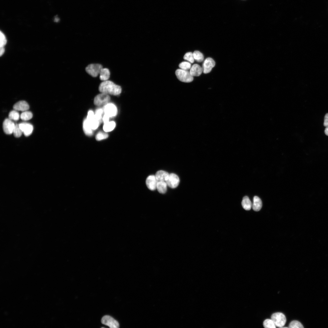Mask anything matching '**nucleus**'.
Instances as JSON below:
<instances>
[{
  "label": "nucleus",
  "mask_w": 328,
  "mask_h": 328,
  "mask_svg": "<svg viewBox=\"0 0 328 328\" xmlns=\"http://www.w3.org/2000/svg\"><path fill=\"white\" fill-rule=\"evenodd\" d=\"M264 327L266 328H275L276 326L271 319H266L265 320L263 323Z\"/></svg>",
  "instance_id": "obj_26"
},
{
  "label": "nucleus",
  "mask_w": 328,
  "mask_h": 328,
  "mask_svg": "<svg viewBox=\"0 0 328 328\" xmlns=\"http://www.w3.org/2000/svg\"><path fill=\"white\" fill-rule=\"evenodd\" d=\"M13 108L16 111H26L29 108L28 103L25 101H19L15 104L13 106Z\"/></svg>",
  "instance_id": "obj_14"
},
{
  "label": "nucleus",
  "mask_w": 328,
  "mask_h": 328,
  "mask_svg": "<svg viewBox=\"0 0 328 328\" xmlns=\"http://www.w3.org/2000/svg\"><path fill=\"white\" fill-rule=\"evenodd\" d=\"M110 117L106 114H104L102 118L104 123H106L109 122Z\"/></svg>",
  "instance_id": "obj_35"
},
{
  "label": "nucleus",
  "mask_w": 328,
  "mask_h": 328,
  "mask_svg": "<svg viewBox=\"0 0 328 328\" xmlns=\"http://www.w3.org/2000/svg\"><path fill=\"white\" fill-rule=\"evenodd\" d=\"M158 181L155 176L152 175L149 176L147 178L146 183L149 189L151 190H154L156 189Z\"/></svg>",
  "instance_id": "obj_12"
},
{
  "label": "nucleus",
  "mask_w": 328,
  "mask_h": 328,
  "mask_svg": "<svg viewBox=\"0 0 328 328\" xmlns=\"http://www.w3.org/2000/svg\"><path fill=\"white\" fill-rule=\"evenodd\" d=\"M103 111L101 108H99L96 110L95 112L94 116L95 118L101 123L102 120V114Z\"/></svg>",
  "instance_id": "obj_28"
},
{
  "label": "nucleus",
  "mask_w": 328,
  "mask_h": 328,
  "mask_svg": "<svg viewBox=\"0 0 328 328\" xmlns=\"http://www.w3.org/2000/svg\"><path fill=\"white\" fill-rule=\"evenodd\" d=\"M110 72L107 68H102L100 73V79L103 81L108 80L110 76Z\"/></svg>",
  "instance_id": "obj_19"
},
{
  "label": "nucleus",
  "mask_w": 328,
  "mask_h": 328,
  "mask_svg": "<svg viewBox=\"0 0 328 328\" xmlns=\"http://www.w3.org/2000/svg\"><path fill=\"white\" fill-rule=\"evenodd\" d=\"M116 124L114 121H109L104 124L103 129L105 132H109L112 131L115 126Z\"/></svg>",
  "instance_id": "obj_22"
},
{
  "label": "nucleus",
  "mask_w": 328,
  "mask_h": 328,
  "mask_svg": "<svg viewBox=\"0 0 328 328\" xmlns=\"http://www.w3.org/2000/svg\"><path fill=\"white\" fill-rule=\"evenodd\" d=\"M271 319L277 327H282L285 324L286 319L285 315L282 313L277 312L273 313Z\"/></svg>",
  "instance_id": "obj_3"
},
{
  "label": "nucleus",
  "mask_w": 328,
  "mask_h": 328,
  "mask_svg": "<svg viewBox=\"0 0 328 328\" xmlns=\"http://www.w3.org/2000/svg\"><path fill=\"white\" fill-rule=\"evenodd\" d=\"M194 59L198 62H202L204 60V56L203 54L198 51H195L193 53Z\"/></svg>",
  "instance_id": "obj_24"
},
{
  "label": "nucleus",
  "mask_w": 328,
  "mask_h": 328,
  "mask_svg": "<svg viewBox=\"0 0 328 328\" xmlns=\"http://www.w3.org/2000/svg\"><path fill=\"white\" fill-rule=\"evenodd\" d=\"M179 67L181 69L187 70L190 69L191 66V64L190 62L183 61L179 64Z\"/></svg>",
  "instance_id": "obj_30"
},
{
  "label": "nucleus",
  "mask_w": 328,
  "mask_h": 328,
  "mask_svg": "<svg viewBox=\"0 0 328 328\" xmlns=\"http://www.w3.org/2000/svg\"><path fill=\"white\" fill-rule=\"evenodd\" d=\"M323 125L326 127L328 126V113L326 114L325 116Z\"/></svg>",
  "instance_id": "obj_34"
},
{
  "label": "nucleus",
  "mask_w": 328,
  "mask_h": 328,
  "mask_svg": "<svg viewBox=\"0 0 328 328\" xmlns=\"http://www.w3.org/2000/svg\"><path fill=\"white\" fill-rule=\"evenodd\" d=\"M167 184L165 181H158L156 186L158 192L162 194L165 193L167 190Z\"/></svg>",
  "instance_id": "obj_21"
},
{
  "label": "nucleus",
  "mask_w": 328,
  "mask_h": 328,
  "mask_svg": "<svg viewBox=\"0 0 328 328\" xmlns=\"http://www.w3.org/2000/svg\"><path fill=\"white\" fill-rule=\"evenodd\" d=\"M183 58L190 63H193L194 62L193 53L192 52H189L186 53L183 57Z\"/></svg>",
  "instance_id": "obj_31"
},
{
  "label": "nucleus",
  "mask_w": 328,
  "mask_h": 328,
  "mask_svg": "<svg viewBox=\"0 0 328 328\" xmlns=\"http://www.w3.org/2000/svg\"><path fill=\"white\" fill-rule=\"evenodd\" d=\"M32 117V113L29 111H25L22 112L20 115V118L23 121H27L30 119Z\"/></svg>",
  "instance_id": "obj_23"
},
{
  "label": "nucleus",
  "mask_w": 328,
  "mask_h": 328,
  "mask_svg": "<svg viewBox=\"0 0 328 328\" xmlns=\"http://www.w3.org/2000/svg\"><path fill=\"white\" fill-rule=\"evenodd\" d=\"M110 99V97L108 94L101 93L95 97L94 102L95 105L99 106L107 103Z\"/></svg>",
  "instance_id": "obj_6"
},
{
  "label": "nucleus",
  "mask_w": 328,
  "mask_h": 328,
  "mask_svg": "<svg viewBox=\"0 0 328 328\" xmlns=\"http://www.w3.org/2000/svg\"><path fill=\"white\" fill-rule=\"evenodd\" d=\"M19 125L20 129L25 136H28L32 134L33 130V127L31 124L28 123H22Z\"/></svg>",
  "instance_id": "obj_13"
},
{
  "label": "nucleus",
  "mask_w": 328,
  "mask_h": 328,
  "mask_svg": "<svg viewBox=\"0 0 328 328\" xmlns=\"http://www.w3.org/2000/svg\"><path fill=\"white\" fill-rule=\"evenodd\" d=\"M175 74L177 78L183 82L189 83L193 81V76L188 70L178 69L176 71Z\"/></svg>",
  "instance_id": "obj_2"
},
{
  "label": "nucleus",
  "mask_w": 328,
  "mask_h": 328,
  "mask_svg": "<svg viewBox=\"0 0 328 328\" xmlns=\"http://www.w3.org/2000/svg\"><path fill=\"white\" fill-rule=\"evenodd\" d=\"M215 65V63L212 58L208 57L206 58L204 61L203 64L202 69L203 72L204 73H210L212 68Z\"/></svg>",
  "instance_id": "obj_10"
},
{
  "label": "nucleus",
  "mask_w": 328,
  "mask_h": 328,
  "mask_svg": "<svg viewBox=\"0 0 328 328\" xmlns=\"http://www.w3.org/2000/svg\"><path fill=\"white\" fill-rule=\"evenodd\" d=\"M5 51V49L3 47H0V56H1L4 53Z\"/></svg>",
  "instance_id": "obj_36"
},
{
  "label": "nucleus",
  "mask_w": 328,
  "mask_h": 328,
  "mask_svg": "<svg viewBox=\"0 0 328 328\" xmlns=\"http://www.w3.org/2000/svg\"><path fill=\"white\" fill-rule=\"evenodd\" d=\"M20 117L19 114L15 110L11 111L9 114V118L11 120L17 121Z\"/></svg>",
  "instance_id": "obj_25"
},
{
  "label": "nucleus",
  "mask_w": 328,
  "mask_h": 328,
  "mask_svg": "<svg viewBox=\"0 0 328 328\" xmlns=\"http://www.w3.org/2000/svg\"><path fill=\"white\" fill-rule=\"evenodd\" d=\"M324 132L326 135L328 136V126L326 127L324 130Z\"/></svg>",
  "instance_id": "obj_37"
},
{
  "label": "nucleus",
  "mask_w": 328,
  "mask_h": 328,
  "mask_svg": "<svg viewBox=\"0 0 328 328\" xmlns=\"http://www.w3.org/2000/svg\"><path fill=\"white\" fill-rule=\"evenodd\" d=\"M0 47H4L6 43L7 40L4 34L1 31H0Z\"/></svg>",
  "instance_id": "obj_33"
},
{
  "label": "nucleus",
  "mask_w": 328,
  "mask_h": 328,
  "mask_svg": "<svg viewBox=\"0 0 328 328\" xmlns=\"http://www.w3.org/2000/svg\"><path fill=\"white\" fill-rule=\"evenodd\" d=\"M99 91L102 93L114 95L119 94L121 92V87L109 80L103 81L100 84Z\"/></svg>",
  "instance_id": "obj_1"
},
{
  "label": "nucleus",
  "mask_w": 328,
  "mask_h": 328,
  "mask_svg": "<svg viewBox=\"0 0 328 328\" xmlns=\"http://www.w3.org/2000/svg\"><path fill=\"white\" fill-rule=\"evenodd\" d=\"M15 125L12 120L5 119L3 122L2 127L4 132L6 134L10 135L13 132Z\"/></svg>",
  "instance_id": "obj_9"
},
{
  "label": "nucleus",
  "mask_w": 328,
  "mask_h": 328,
  "mask_svg": "<svg viewBox=\"0 0 328 328\" xmlns=\"http://www.w3.org/2000/svg\"><path fill=\"white\" fill-rule=\"evenodd\" d=\"M103 68L102 65L99 64H91L89 65L85 68L86 72L93 77H97Z\"/></svg>",
  "instance_id": "obj_4"
},
{
  "label": "nucleus",
  "mask_w": 328,
  "mask_h": 328,
  "mask_svg": "<svg viewBox=\"0 0 328 328\" xmlns=\"http://www.w3.org/2000/svg\"><path fill=\"white\" fill-rule=\"evenodd\" d=\"M104 114H107L110 117L115 116L117 113V109L116 106L112 103L106 104L104 107Z\"/></svg>",
  "instance_id": "obj_11"
},
{
  "label": "nucleus",
  "mask_w": 328,
  "mask_h": 328,
  "mask_svg": "<svg viewBox=\"0 0 328 328\" xmlns=\"http://www.w3.org/2000/svg\"><path fill=\"white\" fill-rule=\"evenodd\" d=\"M102 323L111 328H118L119 327L118 322L112 317L108 315L104 316L101 319Z\"/></svg>",
  "instance_id": "obj_5"
},
{
  "label": "nucleus",
  "mask_w": 328,
  "mask_h": 328,
  "mask_svg": "<svg viewBox=\"0 0 328 328\" xmlns=\"http://www.w3.org/2000/svg\"><path fill=\"white\" fill-rule=\"evenodd\" d=\"M203 72V69L199 65L195 64L191 66L190 72L193 76H199Z\"/></svg>",
  "instance_id": "obj_15"
},
{
  "label": "nucleus",
  "mask_w": 328,
  "mask_h": 328,
  "mask_svg": "<svg viewBox=\"0 0 328 328\" xmlns=\"http://www.w3.org/2000/svg\"><path fill=\"white\" fill-rule=\"evenodd\" d=\"M22 133V132L20 129L19 125H15L13 132L14 136L16 138H19L21 136Z\"/></svg>",
  "instance_id": "obj_27"
},
{
  "label": "nucleus",
  "mask_w": 328,
  "mask_h": 328,
  "mask_svg": "<svg viewBox=\"0 0 328 328\" xmlns=\"http://www.w3.org/2000/svg\"><path fill=\"white\" fill-rule=\"evenodd\" d=\"M241 205L243 208L246 210H250L252 206V204L249 197L247 196H244L243 198Z\"/></svg>",
  "instance_id": "obj_20"
},
{
  "label": "nucleus",
  "mask_w": 328,
  "mask_h": 328,
  "mask_svg": "<svg viewBox=\"0 0 328 328\" xmlns=\"http://www.w3.org/2000/svg\"><path fill=\"white\" fill-rule=\"evenodd\" d=\"M169 175V174L165 171L159 170L156 173L155 176L158 181H166Z\"/></svg>",
  "instance_id": "obj_17"
},
{
  "label": "nucleus",
  "mask_w": 328,
  "mask_h": 328,
  "mask_svg": "<svg viewBox=\"0 0 328 328\" xmlns=\"http://www.w3.org/2000/svg\"><path fill=\"white\" fill-rule=\"evenodd\" d=\"M87 119L93 130L96 129L100 124L95 118L94 113L92 111L90 110L88 111Z\"/></svg>",
  "instance_id": "obj_8"
},
{
  "label": "nucleus",
  "mask_w": 328,
  "mask_h": 328,
  "mask_svg": "<svg viewBox=\"0 0 328 328\" xmlns=\"http://www.w3.org/2000/svg\"><path fill=\"white\" fill-rule=\"evenodd\" d=\"M83 129L85 134L88 136H91L93 132L87 118L85 119L83 122Z\"/></svg>",
  "instance_id": "obj_18"
},
{
  "label": "nucleus",
  "mask_w": 328,
  "mask_h": 328,
  "mask_svg": "<svg viewBox=\"0 0 328 328\" xmlns=\"http://www.w3.org/2000/svg\"><path fill=\"white\" fill-rule=\"evenodd\" d=\"M169 187L172 188H175L178 185L179 183V179L178 176L174 173L169 174L168 177L165 181Z\"/></svg>",
  "instance_id": "obj_7"
},
{
  "label": "nucleus",
  "mask_w": 328,
  "mask_h": 328,
  "mask_svg": "<svg viewBox=\"0 0 328 328\" xmlns=\"http://www.w3.org/2000/svg\"><path fill=\"white\" fill-rule=\"evenodd\" d=\"M289 327L290 328H303L302 325L299 321L297 320H293L289 324Z\"/></svg>",
  "instance_id": "obj_29"
},
{
  "label": "nucleus",
  "mask_w": 328,
  "mask_h": 328,
  "mask_svg": "<svg viewBox=\"0 0 328 328\" xmlns=\"http://www.w3.org/2000/svg\"><path fill=\"white\" fill-rule=\"evenodd\" d=\"M252 207L256 211H259L262 207V203L261 199L258 196H255L253 198Z\"/></svg>",
  "instance_id": "obj_16"
},
{
  "label": "nucleus",
  "mask_w": 328,
  "mask_h": 328,
  "mask_svg": "<svg viewBox=\"0 0 328 328\" xmlns=\"http://www.w3.org/2000/svg\"><path fill=\"white\" fill-rule=\"evenodd\" d=\"M108 135L106 133L99 132L96 135L95 138L97 141H100L108 138Z\"/></svg>",
  "instance_id": "obj_32"
},
{
  "label": "nucleus",
  "mask_w": 328,
  "mask_h": 328,
  "mask_svg": "<svg viewBox=\"0 0 328 328\" xmlns=\"http://www.w3.org/2000/svg\"><path fill=\"white\" fill-rule=\"evenodd\" d=\"M59 20V19L57 17H56L54 19V21L56 22H58Z\"/></svg>",
  "instance_id": "obj_38"
}]
</instances>
